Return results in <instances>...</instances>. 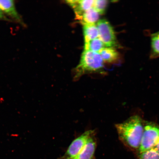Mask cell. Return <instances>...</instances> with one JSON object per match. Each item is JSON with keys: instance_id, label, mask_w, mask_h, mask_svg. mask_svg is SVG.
I'll list each match as a JSON object with an SVG mask.
<instances>
[{"instance_id": "6da1fadb", "label": "cell", "mask_w": 159, "mask_h": 159, "mask_svg": "<svg viewBox=\"0 0 159 159\" xmlns=\"http://www.w3.org/2000/svg\"><path fill=\"white\" fill-rule=\"evenodd\" d=\"M143 124L141 117L134 115L124 122L116 124L119 138L123 143L133 150L139 149L143 132Z\"/></svg>"}, {"instance_id": "7a4b0ae2", "label": "cell", "mask_w": 159, "mask_h": 159, "mask_svg": "<svg viewBox=\"0 0 159 159\" xmlns=\"http://www.w3.org/2000/svg\"><path fill=\"white\" fill-rule=\"evenodd\" d=\"M104 61L99 53L84 50L75 68L74 79L77 80L85 73L98 72L103 68Z\"/></svg>"}, {"instance_id": "3957f363", "label": "cell", "mask_w": 159, "mask_h": 159, "mask_svg": "<svg viewBox=\"0 0 159 159\" xmlns=\"http://www.w3.org/2000/svg\"><path fill=\"white\" fill-rule=\"evenodd\" d=\"M159 141V126L152 122L144 125L142 140L139 150L140 153L154 148Z\"/></svg>"}, {"instance_id": "277c9868", "label": "cell", "mask_w": 159, "mask_h": 159, "mask_svg": "<svg viewBox=\"0 0 159 159\" xmlns=\"http://www.w3.org/2000/svg\"><path fill=\"white\" fill-rule=\"evenodd\" d=\"M97 26L98 30L99 38L105 47L115 48L118 46L114 30L108 21L105 19L99 20Z\"/></svg>"}, {"instance_id": "5b68a950", "label": "cell", "mask_w": 159, "mask_h": 159, "mask_svg": "<svg viewBox=\"0 0 159 159\" xmlns=\"http://www.w3.org/2000/svg\"><path fill=\"white\" fill-rule=\"evenodd\" d=\"M94 130H87L75 139L62 156L58 159H73L78 155L89 139L94 136Z\"/></svg>"}, {"instance_id": "8992f818", "label": "cell", "mask_w": 159, "mask_h": 159, "mask_svg": "<svg viewBox=\"0 0 159 159\" xmlns=\"http://www.w3.org/2000/svg\"><path fill=\"white\" fill-rule=\"evenodd\" d=\"M97 144L94 136L91 137L79 154L73 159H94Z\"/></svg>"}, {"instance_id": "52a82bcc", "label": "cell", "mask_w": 159, "mask_h": 159, "mask_svg": "<svg viewBox=\"0 0 159 159\" xmlns=\"http://www.w3.org/2000/svg\"><path fill=\"white\" fill-rule=\"evenodd\" d=\"M0 9L4 13L9 16L18 22L22 23V20L16 8L14 1H0Z\"/></svg>"}, {"instance_id": "ba28073f", "label": "cell", "mask_w": 159, "mask_h": 159, "mask_svg": "<svg viewBox=\"0 0 159 159\" xmlns=\"http://www.w3.org/2000/svg\"><path fill=\"white\" fill-rule=\"evenodd\" d=\"M67 3L74 10L77 18L82 15L85 11L93 7L94 1L80 0V1H67Z\"/></svg>"}, {"instance_id": "9c48e42d", "label": "cell", "mask_w": 159, "mask_h": 159, "mask_svg": "<svg viewBox=\"0 0 159 159\" xmlns=\"http://www.w3.org/2000/svg\"><path fill=\"white\" fill-rule=\"evenodd\" d=\"M99 13L92 7L83 13L78 19L82 24H93L98 20Z\"/></svg>"}, {"instance_id": "30bf717a", "label": "cell", "mask_w": 159, "mask_h": 159, "mask_svg": "<svg viewBox=\"0 0 159 159\" xmlns=\"http://www.w3.org/2000/svg\"><path fill=\"white\" fill-rule=\"evenodd\" d=\"M99 53L103 61L107 62H115L119 58V53L114 48L105 47Z\"/></svg>"}, {"instance_id": "8fae6325", "label": "cell", "mask_w": 159, "mask_h": 159, "mask_svg": "<svg viewBox=\"0 0 159 159\" xmlns=\"http://www.w3.org/2000/svg\"><path fill=\"white\" fill-rule=\"evenodd\" d=\"M83 31L85 43L98 38L99 32L97 25L93 24L83 25Z\"/></svg>"}, {"instance_id": "7c38bea8", "label": "cell", "mask_w": 159, "mask_h": 159, "mask_svg": "<svg viewBox=\"0 0 159 159\" xmlns=\"http://www.w3.org/2000/svg\"><path fill=\"white\" fill-rule=\"evenodd\" d=\"M105 47L104 43L98 37L88 42L85 43L84 48L85 51L99 53Z\"/></svg>"}, {"instance_id": "4fadbf2b", "label": "cell", "mask_w": 159, "mask_h": 159, "mask_svg": "<svg viewBox=\"0 0 159 159\" xmlns=\"http://www.w3.org/2000/svg\"><path fill=\"white\" fill-rule=\"evenodd\" d=\"M152 53L151 57L156 58L159 57V33L154 34L151 38Z\"/></svg>"}, {"instance_id": "5bb4252c", "label": "cell", "mask_w": 159, "mask_h": 159, "mask_svg": "<svg viewBox=\"0 0 159 159\" xmlns=\"http://www.w3.org/2000/svg\"><path fill=\"white\" fill-rule=\"evenodd\" d=\"M108 1L105 0H96L94 1L93 7L99 15H102L105 13Z\"/></svg>"}, {"instance_id": "9a60e30c", "label": "cell", "mask_w": 159, "mask_h": 159, "mask_svg": "<svg viewBox=\"0 0 159 159\" xmlns=\"http://www.w3.org/2000/svg\"><path fill=\"white\" fill-rule=\"evenodd\" d=\"M140 159H159V154L155 148H152L139 155Z\"/></svg>"}, {"instance_id": "2e32d148", "label": "cell", "mask_w": 159, "mask_h": 159, "mask_svg": "<svg viewBox=\"0 0 159 159\" xmlns=\"http://www.w3.org/2000/svg\"><path fill=\"white\" fill-rule=\"evenodd\" d=\"M5 15V14L4 13L3 11H2V10L0 9V19L5 20H8L7 18V17H6Z\"/></svg>"}, {"instance_id": "e0dca14e", "label": "cell", "mask_w": 159, "mask_h": 159, "mask_svg": "<svg viewBox=\"0 0 159 159\" xmlns=\"http://www.w3.org/2000/svg\"><path fill=\"white\" fill-rule=\"evenodd\" d=\"M154 148L156 149V150L157 151L159 154V141L157 143L156 145V146H155Z\"/></svg>"}]
</instances>
